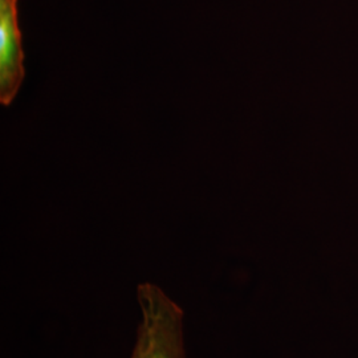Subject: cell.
I'll return each mask as SVG.
<instances>
[{"instance_id":"cell-2","label":"cell","mask_w":358,"mask_h":358,"mask_svg":"<svg viewBox=\"0 0 358 358\" xmlns=\"http://www.w3.org/2000/svg\"><path fill=\"white\" fill-rule=\"evenodd\" d=\"M17 0H0V103L10 105L24 80Z\"/></svg>"},{"instance_id":"cell-1","label":"cell","mask_w":358,"mask_h":358,"mask_svg":"<svg viewBox=\"0 0 358 358\" xmlns=\"http://www.w3.org/2000/svg\"><path fill=\"white\" fill-rule=\"evenodd\" d=\"M140 324L130 358H186L185 312L157 284L137 287Z\"/></svg>"}]
</instances>
